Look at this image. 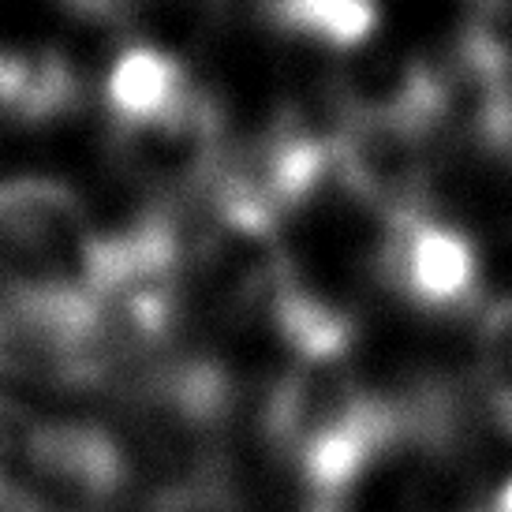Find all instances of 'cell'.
Here are the masks:
<instances>
[{
    "mask_svg": "<svg viewBox=\"0 0 512 512\" xmlns=\"http://www.w3.org/2000/svg\"><path fill=\"white\" fill-rule=\"evenodd\" d=\"M79 105V79L60 53L0 49V120L49 124Z\"/></svg>",
    "mask_w": 512,
    "mask_h": 512,
    "instance_id": "cell-7",
    "label": "cell"
},
{
    "mask_svg": "<svg viewBox=\"0 0 512 512\" xmlns=\"http://www.w3.org/2000/svg\"><path fill=\"white\" fill-rule=\"evenodd\" d=\"M113 370L116 359L83 288H0V378L83 389Z\"/></svg>",
    "mask_w": 512,
    "mask_h": 512,
    "instance_id": "cell-1",
    "label": "cell"
},
{
    "mask_svg": "<svg viewBox=\"0 0 512 512\" xmlns=\"http://www.w3.org/2000/svg\"><path fill=\"white\" fill-rule=\"evenodd\" d=\"M266 23L329 49H359L378 30V0H262Z\"/></svg>",
    "mask_w": 512,
    "mask_h": 512,
    "instance_id": "cell-8",
    "label": "cell"
},
{
    "mask_svg": "<svg viewBox=\"0 0 512 512\" xmlns=\"http://www.w3.org/2000/svg\"><path fill=\"white\" fill-rule=\"evenodd\" d=\"M38 434L42 419H34L12 397H0V512H34L45 501Z\"/></svg>",
    "mask_w": 512,
    "mask_h": 512,
    "instance_id": "cell-9",
    "label": "cell"
},
{
    "mask_svg": "<svg viewBox=\"0 0 512 512\" xmlns=\"http://www.w3.org/2000/svg\"><path fill=\"white\" fill-rule=\"evenodd\" d=\"M479 382L494 419L512 434V299L486 314L479 341Z\"/></svg>",
    "mask_w": 512,
    "mask_h": 512,
    "instance_id": "cell-10",
    "label": "cell"
},
{
    "mask_svg": "<svg viewBox=\"0 0 512 512\" xmlns=\"http://www.w3.org/2000/svg\"><path fill=\"white\" fill-rule=\"evenodd\" d=\"M94 240L72 187L45 176L0 184V288H83Z\"/></svg>",
    "mask_w": 512,
    "mask_h": 512,
    "instance_id": "cell-2",
    "label": "cell"
},
{
    "mask_svg": "<svg viewBox=\"0 0 512 512\" xmlns=\"http://www.w3.org/2000/svg\"><path fill=\"white\" fill-rule=\"evenodd\" d=\"M38 475L45 501H109L128 483V456L109 430L94 423H42Z\"/></svg>",
    "mask_w": 512,
    "mask_h": 512,
    "instance_id": "cell-5",
    "label": "cell"
},
{
    "mask_svg": "<svg viewBox=\"0 0 512 512\" xmlns=\"http://www.w3.org/2000/svg\"><path fill=\"white\" fill-rule=\"evenodd\" d=\"M378 273L397 296L427 311H460L479 296V255L471 240L427 210L385 217Z\"/></svg>",
    "mask_w": 512,
    "mask_h": 512,
    "instance_id": "cell-3",
    "label": "cell"
},
{
    "mask_svg": "<svg viewBox=\"0 0 512 512\" xmlns=\"http://www.w3.org/2000/svg\"><path fill=\"white\" fill-rule=\"evenodd\" d=\"M120 165L157 187H210L225 165V116L217 101L191 86L172 113L143 128H113Z\"/></svg>",
    "mask_w": 512,
    "mask_h": 512,
    "instance_id": "cell-4",
    "label": "cell"
},
{
    "mask_svg": "<svg viewBox=\"0 0 512 512\" xmlns=\"http://www.w3.org/2000/svg\"><path fill=\"white\" fill-rule=\"evenodd\" d=\"M184 64L157 49V45H131L109 68L105 79V105L113 128H143L165 113H172L191 94Z\"/></svg>",
    "mask_w": 512,
    "mask_h": 512,
    "instance_id": "cell-6",
    "label": "cell"
},
{
    "mask_svg": "<svg viewBox=\"0 0 512 512\" xmlns=\"http://www.w3.org/2000/svg\"><path fill=\"white\" fill-rule=\"evenodd\" d=\"M64 4H72L75 12L83 15H98V19H113V15H124L131 12L139 0H64Z\"/></svg>",
    "mask_w": 512,
    "mask_h": 512,
    "instance_id": "cell-11",
    "label": "cell"
}]
</instances>
